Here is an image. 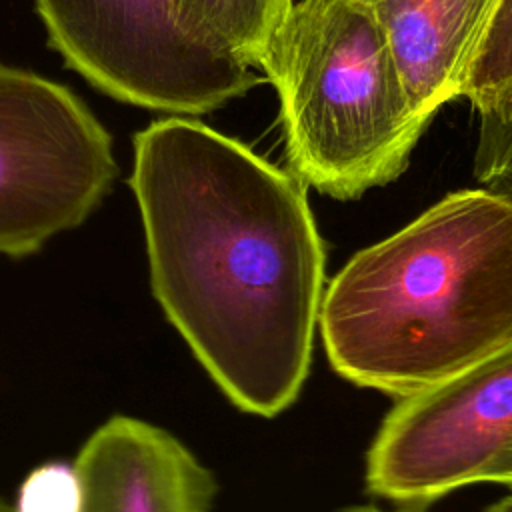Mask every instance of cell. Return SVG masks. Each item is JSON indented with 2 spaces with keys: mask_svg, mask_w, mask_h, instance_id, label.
<instances>
[{
  "mask_svg": "<svg viewBox=\"0 0 512 512\" xmlns=\"http://www.w3.org/2000/svg\"><path fill=\"white\" fill-rule=\"evenodd\" d=\"M154 298L240 410L276 416L310 370L324 244L306 184L194 116L132 138Z\"/></svg>",
  "mask_w": 512,
  "mask_h": 512,
  "instance_id": "1",
  "label": "cell"
},
{
  "mask_svg": "<svg viewBox=\"0 0 512 512\" xmlns=\"http://www.w3.org/2000/svg\"><path fill=\"white\" fill-rule=\"evenodd\" d=\"M318 326L340 376L398 400L512 342V198L452 192L356 252Z\"/></svg>",
  "mask_w": 512,
  "mask_h": 512,
  "instance_id": "2",
  "label": "cell"
},
{
  "mask_svg": "<svg viewBox=\"0 0 512 512\" xmlns=\"http://www.w3.org/2000/svg\"><path fill=\"white\" fill-rule=\"evenodd\" d=\"M258 70L278 94L288 170L336 200L396 180L430 124L358 0H294Z\"/></svg>",
  "mask_w": 512,
  "mask_h": 512,
  "instance_id": "3",
  "label": "cell"
},
{
  "mask_svg": "<svg viewBox=\"0 0 512 512\" xmlns=\"http://www.w3.org/2000/svg\"><path fill=\"white\" fill-rule=\"evenodd\" d=\"M118 170L110 132L72 88L0 62V256L78 228Z\"/></svg>",
  "mask_w": 512,
  "mask_h": 512,
  "instance_id": "4",
  "label": "cell"
},
{
  "mask_svg": "<svg viewBox=\"0 0 512 512\" xmlns=\"http://www.w3.org/2000/svg\"><path fill=\"white\" fill-rule=\"evenodd\" d=\"M50 48L92 88L166 116H202L264 78L178 22L172 0H34Z\"/></svg>",
  "mask_w": 512,
  "mask_h": 512,
  "instance_id": "5",
  "label": "cell"
},
{
  "mask_svg": "<svg viewBox=\"0 0 512 512\" xmlns=\"http://www.w3.org/2000/svg\"><path fill=\"white\" fill-rule=\"evenodd\" d=\"M512 444V342L448 380L400 398L366 458L372 494L420 508L488 480Z\"/></svg>",
  "mask_w": 512,
  "mask_h": 512,
  "instance_id": "6",
  "label": "cell"
},
{
  "mask_svg": "<svg viewBox=\"0 0 512 512\" xmlns=\"http://www.w3.org/2000/svg\"><path fill=\"white\" fill-rule=\"evenodd\" d=\"M80 512H210L212 472L170 432L132 416H112L74 462Z\"/></svg>",
  "mask_w": 512,
  "mask_h": 512,
  "instance_id": "7",
  "label": "cell"
},
{
  "mask_svg": "<svg viewBox=\"0 0 512 512\" xmlns=\"http://www.w3.org/2000/svg\"><path fill=\"white\" fill-rule=\"evenodd\" d=\"M382 30L412 106L432 120L460 98L498 0H358Z\"/></svg>",
  "mask_w": 512,
  "mask_h": 512,
  "instance_id": "8",
  "label": "cell"
},
{
  "mask_svg": "<svg viewBox=\"0 0 512 512\" xmlns=\"http://www.w3.org/2000/svg\"><path fill=\"white\" fill-rule=\"evenodd\" d=\"M294 0H172L180 26L204 46L258 70Z\"/></svg>",
  "mask_w": 512,
  "mask_h": 512,
  "instance_id": "9",
  "label": "cell"
},
{
  "mask_svg": "<svg viewBox=\"0 0 512 512\" xmlns=\"http://www.w3.org/2000/svg\"><path fill=\"white\" fill-rule=\"evenodd\" d=\"M460 98L480 118V132L512 122V0H498L468 64Z\"/></svg>",
  "mask_w": 512,
  "mask_h": 512,
  "instance_id": "10",
  "label": "cell"
},
{
  "mask_svg": "<svg viewBox=\"0 0 512 512\" xmlns=\"http://www.w3.org/2000/svg\"><path fill=\"white\" fill-rule=\"evenodd\" d=\"M14 512H80L82 482L74 464L44 462L22 480Z\"/></svg>",
  "mask_w": 512,
  "mask_h": 512,
  "instance_id": "11",
  "label": "cell"
},
{
  "mask_svg": "<svg viewBox=\"0 0 512 512\" xmlns=\"http://www.w3.org/2000/svg\"><path fill=\"white\" fill-rule=\"evenodd\" d=\"M490 482H504L512 486V444L504 450V454L498 458V462L488 472Z\"/></svg>",
  "mask_w": 512,
  "mask_h": 512,
  "instance_id": "12",
  "label": "cell"
},
{
  "mask_svg": "<svg viewBox=\"0 0 512 512\" xmlns=\"http://www.w3.org/2000/svg\"><path fill=\"white\" fill-rule=\"evenodd\" d=\"M342 512H420V508L410 506V508H400V510H382V508H374V506H354V508H346Z\"/></svg>",
  "mask_w": 512,
  "mask_h": 512,
  "instance_id": "13",
  "label": "cell"
},
{
  "mask_svg": "<svg viewBox=\"0 0 512 512\" xmlns=\"http://www.w3.org/2000/svg\"><path fill=\"white\" fill-rule=\"evenodd\" d=\"M486 512H512V496H504L494 502Z\"/></svg>",
  "mask_w": 512,
  "mask_h": 512,
  "instance_id": "14",
  "label": "cell"
},
{
  "mask_svg": "<svg viewBox=\"0 0 512 512\" xmlns=\"http://www.w3.org/2000/svg\"><path fill=\"white\" fill-rule=\"evenodd\" d=\"M0 512H14V510H12V508H10V506L0 498Z\"/></svg>",
  "mask_w": 512,
  "mask_h": 512,
  "instance_id": "15",
  "label": "cell"
}]
</instances>
